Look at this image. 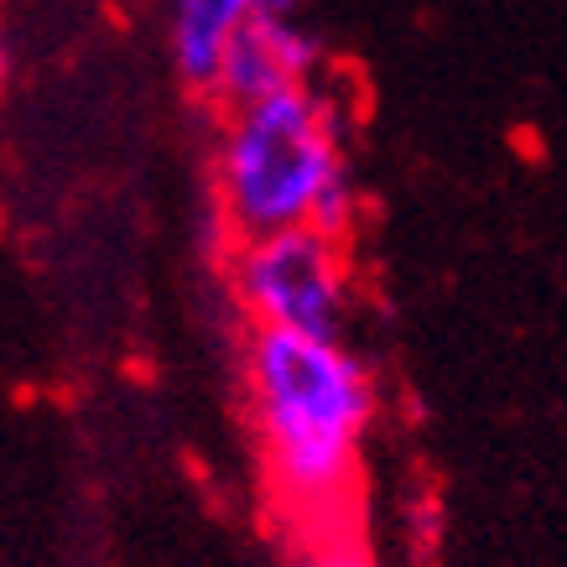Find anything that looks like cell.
<instances>
[{
    "mask_svg": "<svg viewBox=\"0 0 567 567\" xmlns=\"http://www.w3.org/2000/svg\"><path fill=\"white\" fill-rule=\"evenodd\" d=\"M318 63H323V42L297 21V11H260L224 52L214 104L240 110L287 89L318 84Z\"/></svg>",
    "mask_w": 567,
    "mask_h": 567,
    "instance_id": "4",
    "label": "cell"
},
{
    "mask_svg": "<svg viewBox=\"0 0 567 567\" xmlns=\"http://www.w3.org/2000/svg\"><path fill=\"white\" fill-rule=\"evenodd\" d=\"M214 198L229 240L281 229H323L349 240L360 224V177L349 156V121L318 84L224 110L214 146Z\"/></svg>",
    "mask_w": 567,
    "mask_h": 567,
    "instance_id": "2",
    "label": "cell"
},
{
    "mask_svg": "<svg viewBox=\"0 0 567 567\" xmlns=\"http://www.w3.org/2000/svg\"><path fill=\"white\" fill-rule=\"evenodd\" d=\"M6 79H11V42L0 32V89H6Z\"/></svg>",
    "mask_w": 567,
    "mask_h": 567,
    "instance_id": "7",
    "label": "cell"
},
{
    "mask_svg": "<svg viewBox=\"0 0 567 567\" xmlns=\"http://www.w3.org/2000/svg\"><path fill=\"white\" fill-rule=\"evenodd\" d=\"M260 11H297V0H173V11H167V48H173L177 79L193 94L214 100L224 52Z\"/></svg>",
    "mask_w": 567,
    "mask_h": 567,
    "instance_id": "5",
    "label": "cell"
},
{
    "mask_svg": "<svg viewBox=\"0 0 567 567\" xmlns=\"http://www.w3.org/2000/svg\"><path fill=\"white\" fill-rule=\"evenodd\" d=\"M240 375L266 489L292 536L354 526L380 406L370 364L344 339L250 328Z\"/></svg>",
    "mask_w": 567,
    "mask_h": 567,
    "instance_id": "1",
    "label": "cell"
},
{
    "mask_svg": "<svg viewBox=\"0 0 567 567\" xmlns=\"http://www.w3.org/2000/svg\"><path fill=\"white\" fill-rule=\"evenodd\" d=\"M229 292L245 328L344 339L354 312V260L349 245L323 229H281L229 245Z\"/></svg>",
    "mask_w": 567,
    "mask_h": 567,
    "instance_id": "3",
    "label": "cell"
},
{
    "mask_svg": "<svg viewBox=\"0 0 567 567\" xmlns=\"http://www.w3.org/2000/svg\"><path fill=\"white\" fill-rule=\"evenodd\" d=\"M287 567H380L370 557V547L360 542L354 526L344 532H318V536H297Z\"/></svg>",
    "mask_w": 567,
    "mask_h": 567,
    "instance_id": "6",
    "label": "cell"
}]
</instances>
